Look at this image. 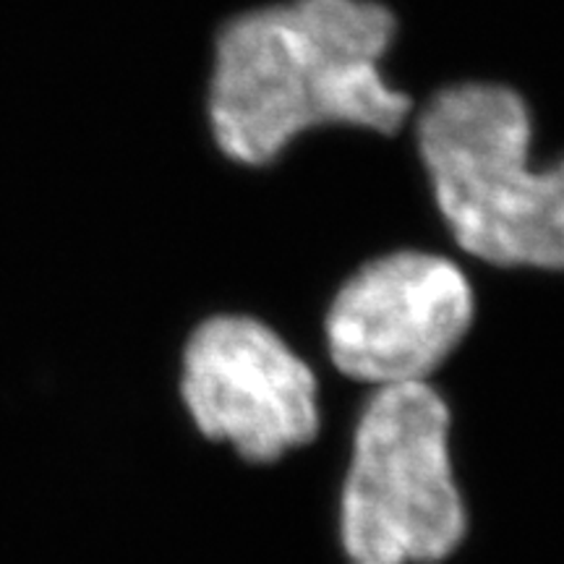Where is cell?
I'll return each mask as SVG.
<instances>
[{
	"instance_id": "obj_5",
	"label": "cell",
	"mask_w": 564,
	"mask_h": 564,
	"mask_svg": "<svg viewBox=\"0 0 564 564\" xmlns=\"http://www.w3.org/2000/svg\"><path fill=\"white\" fill-rule=\"evenodd\" d=\"M183 400L209 440H228L251 463H272L319 429L312 369L264 324L215 316L192 335Z\"/></svg>"
},
{
	"instance_id": "obj_4",
	"label": "cell",
	"mask_w": 564,
	"mask_h": 564,
	"mask_svg": "<svg viewBox=\"0 0 564 564\" xmlns=\"http://www.w3.org/2000/svg\"><path fill=\"white\" fill-rule=\"evenodd\" d=\"M474 291L449 259L400 251L345 282L327 316L333 361L358 382H423L468 333Z\"/></svg>"
},
{
	"instance_id": "obj_1",
	"label": "cell",
	"mask_w": 564,
	"mask_h": 564,
	"mask_svg": "<svg viewBox=\"0 0 564 564\" xmlns=\"http://www.w3.org/2000/svg\"><path fill=\"white\" fill-rule=\"evenodd\" d=\"M394 30L377 0H288L230 19L209 84L217 147L243 165H267L319 126L394 133L413 110L379 68Z\"/></svg>"
},
{
	"instance_id": "obj_2",
	"label": "cell",
	"mask_w": 564,
	"mask_h": 564,
	"mask_svg": "<svg viewBox=\"0 0 564 564\" xmlns=\"http://www.w3.org/2000/svg\"><path fill=\"white\" fill-rule=\"evenodd\" d=\"M531 112L502 84H455L419 116V152L442 217L474 257L564 270V160L533 171Z\"/></svg>"
},
{
	"instance_id": "obj_3",
	"label": "cell",
	"mask_w": 564,
	"mask_h": 564,
	"mask_svg": "<svg viewBox=\"0 0 564 564\" xmlns=\"http://www.w3.org/2000/svg\"><path fill=\"white\" fill-rule=\"evenodd\" d=\"M449 411L426 382L379 387L356 432L343 489L352 564L440 562L465 533L449 468Z\"/></svg>"
}]
</instances>
